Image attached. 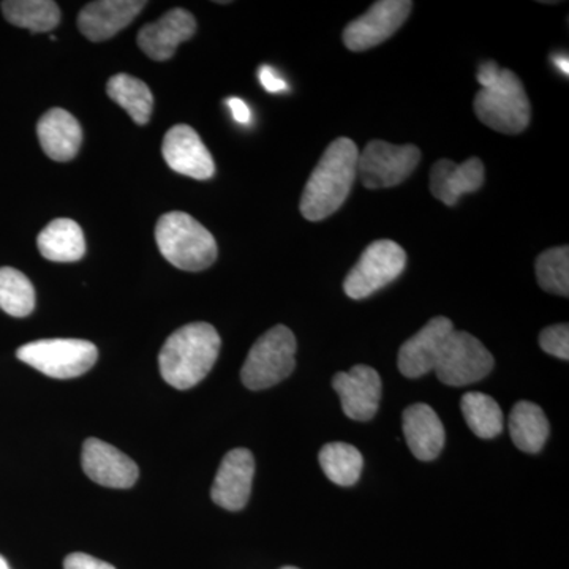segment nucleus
Listing matches in <instances>:
<instances>
[{
	"instance_id": "412c9836",
	"label": "nucleus",
	"mask_w": 569,
	"mask_h": 569,
	"mask_svg": "<svg viewBox=\"0 0 569 569\" xmlns=\"http://www.w3.org/2000/svg\"><path fill=\"white\" fill-rule=\"evenodd\" d=\"M37 246L41 257L54 263H74L86 253L84 234L71 219H56L41 230Z\"/></svg>"
},
{
	"instance_id": "2f4dec72",
	"label": "nucleus",
	"mask_w": 569,
	"mask_h": 569,
	"mask_svg": "<svg viewBox=\"0 0 569 569\" xmlns=\"http://www.w3.org/2000/svg\"><path fill=\"white\" fill-rule=\"evenodd\" d=\"M227 104L236 122L249 123L250 119H252V112H250L249 104H247L244 100L238 99V97H231V99L227 100Z\"/></svg>"
},
{
	"instance_id": "f03ea898",
	"label": "nucleus",
	"mask_w": 569,
	"mask_h": 569,
	"mask_svg": "<svg viewBox=\"0 0 569 569\" xmlns=\"http://www.w3.org/2000/svg\"><path fill=\"white\" fill-rule=\"evenodd\" d=\"M219 332L212 325L189 323L174 331L159 355L160 373L170 387L190 389L203 381L219 358Z\"/></svg>"
},
{
	"instance_id": "393cba45",
	"label": "nucleus",
	"mask_w": 569,
	"mask_h": 569,
	"mask_svg": "<svg viewBox=\"0 0 569 569\" xmlns=\"http://www.w3.org/2000/svg\"><path fill=\"white\" fill-rule=\"evenodd\" d=\"M320 466L326 477L331 479L335 485L350 488L361 477L365 459H362L361 451L351 445L336 441V443H328L321 448Z\"/></svg>"
},
{
	"instance_id": "f3484780",
	"label": "nucleus",
	"mask_w": 569,
	"mask_h": 569,
	"mask_svg": "<svg viewBox=\"0 0 569 569\" xmlns=\"http://www.w3.org/2000/svg\"><path fill=\"white\" fill-rule=\"evenodd\" d=\"M141 0H100L91 2L78 14V28L91 41L110 40L144 10Z\"/></svg>"
},
{
	"instance_id": "39448f33",
	"label": "nucleus",
	"mask_w": 569,
	"mask_h": 569,
	"mask_svg": "<svg viewBox=\"0 0 569 569\" xmlns=\"http://www.w3.org/2000/svg\"><path fill=\"white\" fill-rule=\"evenodd\" d=\"M296 337L287 326L277 325L254 342L241 370V380L252 391L276 387L296 367Z\"/></svg>"
},
{
	"instance_id": "dca6fc26",
	"label": "nucleus",
	"mask_w": 569,
	"mask_h": 569,
	"mask_svg": "<svg viewBox=\"0 0 569 569\" xmlns=\"http://www.w3.org/2000/svg\"><path fill=\"white\" fill-rule=\"evenodd\" d=\"M194 32L197 21L193 14L183 9H173L138 32V47L152 61H168L173 58L179 44L192 39Z\"/></svg>"
},
{
	"instance_id": "423d86ee",
	"label": "nucleus",
	"mask_w": 569,
	"mask_h": 569,
	"mask_svg": "<svg viewBox=\"0 0 569 569\" xmlns=\"http://www.w3.org/2000/svg\"><path fill=\"white\" fill-rule=\"evenodd\" d=\"M17 356L43 376L69 380L91 370L99 359V350L88 340L44 339L18 348Z\"/></svg>"
},
{
	"instance_id": "4468645a",
	"label": "nucleus",
	"mask_w": 569,
	"mask_h": 569,
	"mask_svg": "<svg viewBox=\"0 0 569 569\" xmlns=\"http://www.w3.org/2000/svg\"><path fill=\"white\" fill-rule=\"evenodd\" d=\"M254 459L246 448L231 449L217 471L211 489L212 501L228 511H241L252 492Z\"/></svg>"
},
{
	"instance_id": "20e7f679",
	"label": "nucleus",
	"mask_w": 569,
	"mask_h": 569,
	"mask_svg": "<svg viewBox=\"0 0 569 569\" xmlns=\"http://www.w3.org/2000/svg\"><path fill=\"white\" fill-rule=\"evenodd\" d=\"M473 107L479 121L496 132L518 134L530 123L529 97L511 70L501 69L496 82L477 93Z\"/></svg>"
},
{
	"instance_id": "f704fd0d",
	"label": "nucleus",
	"mask_w": 569,
	"mask_h": 569,
	"mask_svg": "<svg viewBox=\"0 0 569 569\" xmlns=\"http://www.w3.org/2000/svg\"><path fill=\"white\" fill-rule=\"evenodd\" d=\"M0 569H10L9 563H7L2 556H0Z\"/></svg>"
},
{
	"instance_id": "473e14b6",
	"label": "nucleus",
	"mask_w": 569,
	"mask_h": 569,
	"mask_svg": "<svg viewBox=\"0 0 569 569\" xmlns=\"http://www.w3.org/2000/svg\"><path fill=\"white\" fill-rule=\"evenodd\" d=\"M500 67L493 61L482 62L478 71V81L482 89L489 88L490 84L496 82L498 74H500Z\"/></svg>"
},
{
	"instance_id": "6e6552de",
	"label": "nucleus",
	"mask_w": 569,
	"mask_h": 569,
	"mask_svg": "<svg viewBox=\"0 0 569 569\" xmlns=\"http://www.w3.org/2000/svg\"><path fill=\"white\" fill-rule=\"evenodd\" d=\"M421 162V151L415 144L397 146L387 141H370L359 153L358 174L367 189H389L410 178Z\"/></svg>"
},
{
	"instance_id": "7ed1b4c3",
	"label": "nucleus",
	"mask_w": 569,
	"mask_h": 569,
	"mask_svg": "<svg viewBox=\"0 0 569 569\" xmlns=\"http://www.w3.org/2000/svg\"><path fill=\"white\" fill-rule=\"evenodd\" d=\"M156 241L164 260L182 271H204L213 264L219 253L211 231L181 211L160 217L156 227Z\"/></svg>"
},
{
	"instance_id": "c9c22d12",
	"label": "nucleus",
	"mask_w": 569,
	"mask_h": 569,
	"mask_svg": "<svg viewBox=\"0 0 569 569\" xmlns=\"http://www.w3.org/2000/svg\"><path fill=\"white\" fill-rule=\"evenodd\" d=\"M282 569H298V568H295V567H284Z\"/></svg>"
},
{
	"instance_id": "c756f323",
	"label": "nucleus",
	"mask_w": 569,
	"mask_h": 569,
	"mask_svg": "<svg viewBox=\"0 0 569 569\" xmlns=\"http://www.w3.org/2000/svg\"><path fill=\"white\" fill-rule=\"evenodd\" d=\"M63 569H116L107 561L96 559L88 553L73 552L63 560Z\"/></svg>"
},
{
	"instance_id": "ddd939ff",
	"label": "nucleus",
	"mask_w": 569,
	"mask_h": 569,
	"mask_svg": "<svg viewBox=\"0 0 569 569\" xmlns=\"http://www.w3.org/2000/svg\"><path fill=\"white\" fill-rule=\"evenodd\" d=\"M452 331L455 326L449 318L437 317L432 318L418 335L408 339L400 348L397 359L402 376L419 378L436 370L438 359Z\"/></svg>"
},
{
	"instance_id": "9d476101",
	"label": "nucleus",
	"mask_w": 569,
	"mask_h": 569,
	"mask_svg": "<svg viewBox=\"0 0 569 569\" xmlns=\"http://www.w3.org/2000/svg\"><path fill=\"white\" fill-rule=\"evenodd\" d=\"M413 9L410 0H381L343 31V43L350 51H367L395 36Z\"/></svg>"
},
{
	"instance_id": "a878e982",
	"label": "nucleus",
	"mask_w": 569,
	"mask_h": 569,
	"mask_svg": "<svg viewBox=\"0 0 569 569\" xmlns=\"http://www.w3.org/2000/svg\"><path fill=\"white\" fill-rule=\"evenodd\" d=\"M460 408L475 436L485 440L500 436L503 430V411L492 397L482 392H467L460 400Z\"/></svg>"
},
{
	"instance_id": "2eb2a0df",
	"label": "nucleus",
	"mask_w": 569,
	"mask_h": 569,
	"mask_svg": "<svg viewBox=\"0 0 569 569\" xmlns=\"http://www.w3.org/2000/svg\"><path fill=\"white\" fill-rule=\"evenodd\" d=\"M332 388L340 397L347 418L369 421L376 417L381 399V378L376 369L361 365L350 372L336 373Z\"/></svg>"
},
{
	"instance_id": "5701e85b",
	"label": "nucleus",
	"mask_w": 569,
	"mask_h": 569,
	"mask_svg": "<svg viewBox=\"0 0 569 569\" xmlns=\"http://www.w3.org/2000/svg\"><path fill=\"white\" fill-rule=\"evenodd\" d=\"M107 92L112 102L129 112L138 126H146L151 119L153 96L146 82L127 73H118L108 81Z\"/></svg>"
},
{
	"instance_id": "a211bd4d",
	"label": "nucleus",
	"mask_w": 569,
	"mask_h": 569,
	"mask_svg": "<svg viewBox=\"0 0 569 569\" xmlns=\"http://www.w3.org/2000/svg\"><path fill=\"white\" fill-rule=\"evenodd\" d=\"M485 179V163L478 157L460 164L449 159L438 160L430 171V192L441 203L455 206L462 194L481 189Z\"/></svg>"
},
{
	"instance_id": "c85d7f7f",
	"label": "nucleus",
	"mask_w": 569,
	"mask_h": 569,
	"mask_svg": "<svg viewBox=\"0 0 569 569\" xmlns=\"http://www.w3.org/2000/svg\"><path fill=\"white\" fill-rule=\"evenodd\" d=\"M539 346H541L546 353L568 361L569 326L567 323L549 326L539 335Z\"/></svg>"
},
{
	"instance_id": "0eeeda50",
	"label": "nucleus",
	"mask_w": 569,
	"mask_h": 569,
	"mask_svg": "<svg viewBox=\"0 0 569 569\" xmlns=\"http://www.w3.org/2000/svg\"><path fill=\"white\" fill-rule=\"evenodd\" d=\"M407 266V253L397 242L381 239L365 250L348 272L343 290L348 298L366 299L395 282Z\"/></svg>"
},
{
	"instance_id": "4be33fe9",
	"label": "nucleus",
	"mask_w": 569,
	"mask_h": 569,
	"mask_svg": "<svg viewBox=\"0 0 569 569\" xmlns=\"http://www.w3.org/2000/svg\"><path fill=\"white\" fill-rule=\"evenodd\" d=\"M509 433L520 451H541L549 438V421L542 408L527 400L516 403L509 415Z\"/></svg>"
},
{
	"instance_id": "f8f14e48",
	"label": "nucleus",
	"mask_w": 569,
	"mask_h": 569,
	"mask_svg": "<svg viewBox=\"0 0 569 569\" xmlns=\"http://www.w3.org/2000/svg\"><path fill=\"white\" fill-rule=\"evenodd\" d=\"M163 159L176 173L206 181L216 173L211 152L192 127L174 126L163 138Z\"/></svg>"
},
{
	"instance_id": "cd10ccee",
	"label": "nucleus",
	"mask_w": 569,
	"mask_h": 569,
	"mask_svg": "<svg viewBox=\"0 0 569 569\" xmlns=\"http://www.w3.org/2000/svg\"><path fill=\"white\" fill-rule=\"evenodd\" d=\"M539 287L548 293L569 295V249L567 246L546 250L537 258Z\"/></svg>"
},
{
	"instance_id": "aec40b11",
	"label": "nucleus",
	"mask_w": 569,
	"mask_h": 569,
	"mask_svg": "<svg viewBox=\"0 0 569 569\" xmlns=\"http://www.w3.org/2000/svg\"><path fill=\"white\" fill-rule=\"evenodd\" d=\"M403 433L408 448L422 462L437 459L447 440L443 422L426 403H415L403 411Z\"/></svg>"
},
{
	"instance_id": "72a5a7b5",
	"label": "nucleus",
	"mask_w": 569,
	"mask_h": 569,
	"mask_svg": "<svg viewBox=\"0 0 569 569\" xmlns=\"http://www.w3.org/2000/svg\"><path fill=\"white\" fill-rule=\"evenodd\" d=\"M557 67H559V70L561 73L569 74V59L567 56H559V58H556Z\"/></svg>"
},
{
	"instance_id": "bb28decb",
	"label": "nucleus",
	"mask_w": 569,
	"mask_h": 569,
	"mask_svg": "<svg viewBox=\"0 0 569 569\" xmlns=\"http://www.w3.org/2000/svg\"><path fill=\"white\" fill-rule=\"evenodd\" d=\"M0 309L17 318L31 316L36 309L33 284L18 269L0 268Z\"/></svg>"
},
{
	"instance_id": "b1692460",
	"label": "nucleus",
	"mask_w": 569,
	"mask_h": 569,
	"mask_svg": "<svg viewBox=\"0 0 569 569\" xmlns=\"http://www.w3.org/2000/svg\"><path fill=\"white\" fill-rule=\"evenodd\" d=\"M0 7L7 21L33 33L50 32L61 22V10L51 0H6Z\"/></svg>"
},
{
	"instance_id": "9b49d317",
	"label": "nucleus",
	"mask_w": 569,
	"mask_h": 569,
	"mask_svg": "<svg viewBox=\"0 0 569 569\" xmlns=\"http://www.w3.org/2000/svg\"><path fill=\"white\" fill-rule=\"evenodd\" d=\"M82 470L97 485L111 489H129L137 482V463L118 448L99 440L88 438L82 445Z\"/></svg>"
},
{
	"instance_id": "1a4fd4ad",
	"label": "nucleus",
	"mask_w": 569,
	"mask_h": 569,
	"mask_svg": "<svg viewBox=\"0 0 569 569\" xmlns=\"http://www.w3.org/2000/svg\"><path fill=\"white\" fill-rule=\"evenodd\" d=\"M493 356L477 337L452 331L436 367L438 380L448 387H467L489 376Z\"/></svg>"
},
{
	"instance_id": "7c9ffc66",
	"label": "nucleus",
	"mask_w": 569,
	"mask_h": 569,
	"mask_svg": "<svg viewBox=\"0 0 569 569\" xmlns=\"http://www.w3.org/2000/svg\"><path fill=\"white\" fill-rule=\"evenodd\" d=\"M258 78H260L261 86H263L268 92L279 93L287 91V82H284L271 67H261V69L258 70Z\"/></svg>"
},
{
	"instance_id": "6ab92c4d",
	"label": "nucleus",
	"mask_w": 569,
	"mask_h": 569,
	"mask_svg": "<svg viewBox=\"0 0 569 569\" xmlns=\"http://www.w3.org/2000/svg\"><path fill=\"white\" fill-rule=\"evenodd\" d=\"M37 134L41 149L54 162H70L80 152L82 130L73 114L62 108H52L41 116Z\"/></svg>"
},
{
	"instance_id": "f257e3e1",
	"label": "nucleus",
	"mask_w": 569,
	"mask_h": 569,
	"mask_svg": "<svg viewBox=\"0 0 569 569\" xmlns=\"http://www.w3.org/2000/svg\"><path fill=\"white\" fill-rule=\"evenodd\" d=\"M358 146L337 138L328 146L301 198V213L310 222L328 219L346 203L358 176Z\"/></svg>"
}]
</instances>
